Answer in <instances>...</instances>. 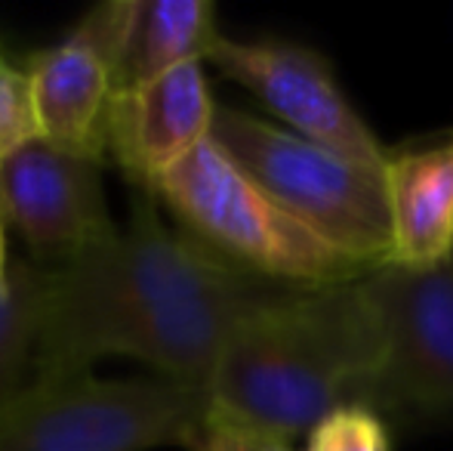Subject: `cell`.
<instances>
[{
	"label": "cell",
	"instance_id": "obj_13",
	"mask_svg": "<svg viewBox=\"0 0 453 451\" xmlns=\"http://www.w3.org/2000/svg\"><path fill=\"white\" fill-rule=\"evenodd\" d=\"M43 284V266L12 260L10 282L0 288V405L35 380Z\"/></svg>",
	"mask_w": 453,
	"mask_h": 451
},
{
	"label": "cell",
	"instance_id": "obj_17",
	"mask_svg": "<svg viewBox=\"0 0 453 451\" xmlns=\"http://www.w3.org/2000/svg\"><path fill=\"white\" fill-rule=\"evenodd\" d=\"M6 232H10V229L0 220V288H4L12 276V260H10V251H6Z\"/></svg>",
	"mask_w": 453,
	"mask_h": 451
},
{
	"label": "cell",
	"instance_id": "obj_7",
	"mask_svg": "<svg viewBox=\"0 0 453 451\" xmlns=\"http://www.w3.org/2000/svg\"><path fill=\"white\" fill-rule=\"evenodd\" d=\"M207 62L250 90L284 124V130L352 161L386 170L392 152L376 139L340 87L334 66L318 50L280 37L234 41L222 35Z\"/></svg>",
	"mask_w": 453,
	"mask_h": 451
},
{
	"label": "cell",
	"instance_id": "obj_6",
	"mask_svg": "<svg viewBox=\"0 0 453 451\" xmlns=\"http://www.w3.org/2000/svg\"><path fill=\"white\" fill-rule=\"evenodd\" d=\"M364 282L386 338V362L370 408L380 415H450L453 260L426 269L386 263Z\"/></svg>",
	"mask_w": 453,
	"mask_h": 451
},
{
	"label": "cell",
	"instance_id": "obj_2",
	"mask_svg": "<svg viewBox=\"0 0 453 451\" xmlns=\"http://www.w3.org/2000/svg\"><path fill=\"white\" fill-rule=\"evenodd\" d=\"M382 362V322L364 278L299 288L234 328L207 386L210 411L293 442L336 408H370Z\"/></svg>",
	"mask_w": 453,
	"mask_h": 451
},
{
	"label": "cell",
	"instance_id": "obj_10",
	"mask_svg": "<svg viewBox=\"0 0 453 451\" xmlns=\"http://www.w3.org/2000/svg\"><path fill=\"white\" fill-rule=\"evenodd\" d=\"M35 93L41 139L68 155L108 164L111 121V68L87 41L68 31L65 41L25 59Z\"/></svg>",
	"mask_w": 453,
	"mask_h": 451
},
{
	"label": "cell",
	"instance_id": "obj_8",
	"mask_svg": "<svg viewBox=\"0 0 453 451\" xmlns=\"http://www.w3.org/2000/svg\"><path fill=\"white\" fill-rule=\"evenodd\" d=\"M0 220L25 241L31 263L43 269L72 263L118 232L105 205L102 164L43 139L0 167Z\"/></svg>",
	"mask_w": 453,
	"mask_h": 451
},
{
	"label": "cell",
	"instance_id": "obj_11",
	"mask_svg": "<svg viewBox=\"0 0 453 451\" xmlns=\"http://www.w3.org/2000/svg\"><path fill=\"white\" fill-rule=\"evenodd\" d=\"M386 198L392 263L426 269L453 260V136L392 152Z\"/></svg>",
	"mask_w": 453,
	"mask_h": 451
},
{
	"label": "cell",
	"instance_id": "obj_5",
	"mask_svg": "<svg viewBox=\"0 0 453 451\" xmlns=\"http://www.w3.org/2000/svg\"><path fill=\"white\" fill-rule=\"evenodd\" d=\"M213 143L278 205L367 269L392 263L386 170L315 145L241 109L219 105Z\"/></svg>",
	"mask_w": 453,
	"mask_h": 451
},
{
	"label": "cell",
	"instance_id": "obj_4",
	"mask_svg": "<svg viewBox=\"0 0 453 451\" xmlns=\"http://www.w3.org/2000/svg\"><path fill=\"white\" fill-rule=\"evenodd\" d=\"M207 417V390L161 374L31 380L0 405V451L188 448Z\"/></svg>",
	"mask_w": 453,
	"mask_h": 451
},
{
	"label": "cell",
	"instance_id": "obj_15",
	"mask_svg": "<svg viewBox=\"0 0 453 451\" xmlns=\"http://www.w3.org/2000/svg\"><path fill=\"white\" fill-rule=\"evenodd\" d=\"M305 451H392V436L380 411L346 405L305 436Z\"/></svg>",
	"mask_w": 453,
	"mask_h": 451
},
{
	"label": "cell",
	"instance_id": "obj_9",
	"mask_svg": "<svg viewBox=\"0 0 453 451\" xmlns=\"http://www.w3.org/2000/svg\"><path fill=\"white\" fill-rule=\"evenodd\" d=\"M216 109L203 62H188L139 90L118 93L108 121V161L136 192L151 195L161 176L207 143Z\"/></svg>",
	"mask_w": 453,
	"mask_h": 451
},
{
	"label": "cell",
	"instance_id": "obj_3",
	"mask_svg": "<svg viewBox=\"0 0 453 451\" xmlns=\"http://www.w3.org/2000/svg\"><path fill=\"white\" fill-rule=\"evenodd\" d=\"M151 195L191 238L265 282L324 288L373 272L278 205L213 136L161 176Z\"/></svg>",
	"mask_w": 453,
	"mask_h": 451
},
{
	"label": "cell",
	"instance_id": "obj_16",
	"mask_svg": "<svg viewBox=\"0 0 453 451\" xmlns=\"http://www.w3.org/2000/svg\"><path fill=\"white\" fill-rule=\"evenodd\" d=\"M188 451H293V448L290 442L257 433V430L241 427V424H232L210 411L203 427L188 442Z\"/></svg>",
	"mask_w": 453,
	"mask_h": 451
},
{
	"label": "cell",
	"instance_id": "obj_12",
	"mask_svg": "<svg viewBox=\"0 0 453 451\" xmlns=\"http://www.w3.org/2000/svg\"><path fill=\"white\" fill-rule=\"evenodd\" d=\"M219 37L210 0H124L120 35L108 59L114 97L188 62H207Z\"/></svg>",
	"mask_w": 453,
	"mask_h": 451
},
{
	"label": "cell",
	"instance_id": "obj_1",
	"mask_svg": "<svg viewBox=\"0 0 453 451\" xmlns=\"http://www.w3.org/2000/svg\"><path fill=\"white\" fill-rule=\"evenodd\" d=\"M43 272L35 380L90 374L105 355H130L207 390L234 328L299 291L250 276L167 226L149 192H136L111 238Z\"/></svg>",
	"mask_w": 453,
	"mask_h": 451
},
{
	"label": "cell",
	"instance_id": "obj_14",
	"mask_svg": "<svg viewBox=\"0 0 453 451\" xmlns=\"http://www.w3.org/2000/svg\"><path fill=\"white\" fill-rule=\"evenodd\" d=\"M37 139L41 127H37L31 74L25 62H16L0 43V167Z\"/></svg>",
	"mask_w": 453,
	"mask_h": 451
}]
</instances>
